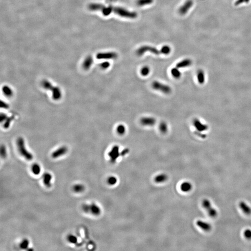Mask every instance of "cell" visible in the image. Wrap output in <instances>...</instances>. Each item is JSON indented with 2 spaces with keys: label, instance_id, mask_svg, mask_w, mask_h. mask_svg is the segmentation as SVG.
<instances>
[{
  "label": "cell",
  "instance_id": "44dd1931",
  "mask_svg": "<svg viewBox=\"0 0 251 251\" xmlns=\"http://www.w3.org/2000/svg\"><path fill=\"white\" fill-rule=\"evenodd\" d=\"M197 80L198 82L200 84H203L205 81V76L204 72L202 70H200L198 71L197 74Z\"/></svg>",
  "mask_w": 251,
  "mask_h": 251
},
{
  "label": "cell",
  "instance_id": "83f0119b",
  "mask_svg": "<svg viewBox=\"0 0 251 251\" xmlns=\"http://www.w3.org/2000/svg\"><path fill=\"white\" fill-rule=\"evenodd\" d=\"M154 0H137L136 4L139 6H144L147 5H150L153 3Z\"/></svg>",
  "mask_w": 251,
  "mask_h": 251
},
{
  "label": "cell",
  "instance_id": "d4e9b609",
  "mask_svg": "<svg viewBox=\"0 0 251 251\" xmlns=\"http://www.w3.org/2000/svg\"><path fill=\"white\" fill-rule=\"evenodd\" d=\"M31 170L33 174L37 175H39L40 174V172H41V167H40L39 164H37V163H34L32 166Z\"/></svg>",
  "mask_w": 251,
  "mask_h": 251
},
{
  "label": "cell",
  "instance_id": "52a82bcc",
  "mask_svg": "<svg viewBox=\"0 0 251 251\" xmlns=\"http://www.w3.org/2000/svg\"><path fill=\"white\" fill-rule=\"evenodd\" d=\"M202 206L206 210L210 216L214 218L217 216L218 214L217 210L212 206L211 203L209 200L207 199L204 200L202 201Z\"/></svg>",
  "mask_w": 251,
  "mask_h": 251
},
{
  "label": "cell",
  "instance_id": "d6986e66",
  "mask_svg": "<svg viewBox=\"0 0 251 251\" xmlns=\"http://www.w3.org/2000/svg\"><path fill=\"white\" fill-rule=\"evenodd\" d=\"M105 6L100 3H91L88 6V8L92 11H102Z\"/></svg>",
  "mask_w": 251,
  "mask_h": 251
},
{
  "label": "cell",
  "instance_id": "ab89813d",
  "mask_svg": "<svg viewBox=\"0 0 251 251\" xmlns=\"http://www.w3.org/2000/svg\"><path fill=\"white\" fill-rule=\"evenodd\" d=\"M0 116H1L0 121H1V122H2H2H4V121H6V120L8 118L7 115L6 114H5L4 113H3V112H2V113H1V115H0Z\"/></svg>",
  "mask_w": 251,
  "mask_h": 251
},
{
  "label": "cell",
  "instance_id": "277c9868",
  "mask_svg": "<svg viewBox=\"0 0 251 251\" xmlns=\"http://www.w3.org/2000/svg\"><path fill=\"white\" fill-rule=\"evenodd\" d=\"M82 208L84 212L86 213L90 212L95 216L100 215L101 212V210L100 207L96 204L93 203L90 205L84 204L82 206Z\"/></svg>",
  "mask_w": 251,
  "mask_h": 251
},
{
  "label": "cell",
  "instance_id": "f1b7e54d",
  "mask_svg": "<svg viewBox=\"0 0 251 251\" xmlns=\"http://www.w3.org/2000/svg\"><path fill=\"white\" fill-rule=\"evenodd\" d=\"M159 131L162 133H167V131H168V128H167V123L165 122H161L159 124Z\"/></svg>",
  "mask_w": 251,
  "mask_h": 251
},
{
  "label": "cell",
  "instance_id": "2e32d148",
  "mask_svg": "<svg viewBox=\"0 0 251 251\" xmlns=\"http://www.w3.org/2000/svg\"><path fill=\"white\" fill-rule=\"evenodd\" d=\"M192 63V61L191 60L189 59H186L183 60L180 62H178L176 64V67L179 69L186 68V67L191 66Z\"/></svg>",
  "mask_w": 251,
  "mask_h": 251
},
{
  "label": "cell",
  "instance_id": "484cf974",
  "mask_svg": "<svg viewBox=\"0 0 251 251\" xmlns=\"http://www.w3.org/2000/svg\"><path fill=\"white\" fill-rule=\"evenodd\" d=\"M101 11L104 16H108L111 14L112 12H113V7L109 6L107 7L105 6Z\"/></svg>",
  "mask_w": 251,
  "mask_h": 251
},
{
  "label": "cell",
  "instance_id": "1f68e13d",
  "mask_svg": "<svg viewBox=\"0 0 251 251\" xmlns=\"http://www.w3.org/2000/svg\"><path fill=\"white\" fill-rule=\"evenodd\" d=\"M150 68L148 66H144L140 70V74L143 76H147L149 74Z\"/></svg>",
  "mask_w": 251,
  "mask_h": 251
},
{
  "label": "cell",
  "instance_id": "74e56055",
  "mask_svg": "<svg viewBox=\"0 0 251 251\" xmlns=\"http://www.w3.org/2000/svg\"><path fill=\"white\" fill-rule=\"evenodd\" d=\"M110 63L108 62V61H105V62H102V63L100 64V66H101V68H102V69H104V70L107 69V68L110 67Z\"/></svg>",
  "mask_w": 251,
  "mask_h": 251
},
{
  "label": "cell",
  "instance_id": "f35d334b",
  "mask_svg": "<svg viewBox=\"0 0 251 251\" xmlns=\"http://www.w3.org/2000/svg\"><path fill=\"white\" fill-rule=\"evenodd\" d=\"M244 236L248 239L251 238V230L250 229H247L244 231Z\"/></svg>",
  "mask_w": 251,
  "mask_h": 251
},
{
  "label": "cell",
  "instance_id": "4fadbf2b",
  "mask_svg": "<svg viewBox=\"0 0 251 251\" xmlns=\"http://www.w3.org/2000/svg\"><path fill=\"white\" fill-rule=\"evenodd\" d=\"M67 152H68V148L65 146H63L55 151L52 154V157L53 158L56 159L65 154L67 153Z\"/></svg>",
  "mask_w": 251,
  "mask_h": 251
},
{
  "label": "cell",
  "instance_id": "4dcf8cb0",
  "mask_svg": "<svg viewBox=\"0 0 251 251\" xmlns=\"http://www.w3.org/2000/svg\"><path fill=\"white\" fill-rule=\"evenodd\" d=\"M171 48L167 45L163 46L160 50V53L165 55L169 54L171 52Z\"/></svg>",
  "mask_w": 251,
  "mask_h": 251
},
{
  "label": "cell",
  "instance_id": "d590c367",
  "mask_svg": "<svg viewBox=\"0 0 251 251\" xmlns=\"http://www.w3.org/2000/svg\"><path fill=\"white\" fill-rule=\"evenodd\" d=\"M1 155L3 158H5L7 156L6 149L4 145L1 147Z\"/></svg>",
  "mask_w": 251,
  "mask_h": 251
},
{
  "label": "cell",
  "instance_id": "60d3db41",
  "mask_svg": "<svg viewBox=\"0 0 251 251\" xmlns=\"http://www.w3.org/2000/svg\"><path fill=\"white\" fill-rule=\"evenodd\" d=\"M1 106L2 108H5V109L8 108V107H9L8 105V104L7 103H6L5 102H3V101L1 102Z\"/></svg>",
  "mask_w": 251,
  "mask_h": 251
},
{
  "label": "cell",
  "instance_id": "ffe728a7",
  "mask_svg": "<svg viewBox=\"0 0 251 251\" xmlns=\"http://www.w3.org/2000/svg\"><path fill=\"white\" fill-rule=\"evenodd\" d=\"M3 93L6 97H12L13 95V91L12 89L9 86H4L2 88Z\"/></svg>",
  "mask_w": 251,
  "mask_h": 251
},
{
  "label": "cell",
  "instance_id": "d6a6232c",
  "mask_svg": "<svg viewBox=\"0 0 251 251\" xmlns=\"http://www.w3.org/2000/svg\"><path fill=\"white\" fill-rule=\"evenodd\" d=\"M29 242L27 239H24L20 243V247L23 249H26L29 247Z\"/></svg>",
  "mask_w": 251,
  "mask_h": 251
},
{
  "label": "cell",
  "instance_id": "cb8c5ba5",
  "mask_svg": "<svg viewBox=\"0 0 251 251\" xmlns=\"http://www.w3.org/2000/svg\"><path fill=\"white\" fill-rule=\"evenodd\" d=\"M167 179V177L166 175L161 174V175H158L156 176L154 179V180L156 182L159 183H162L166 181Z\"/></svg>",
  "mask_w": 251,
  "mask_h": 251
},
{
  "label": "cell",
  "instance_id": "8fae6325",
  "mask_svg": "<svg viewBox=\"0 0 251 251\" xmlns=\"http://www.w3.org/2000/svg\"><path fill=\"white\" fill-rule=\"evenodd\" d=\"M193 125L199 132L205 131L208 129V126L202 123L200 120L195 119L193 121Z\"/></svg>",
  "mask_w": 251,
  "mask_h": 251
},
{
  "label": "cell",
  "instance_id": "b9f144b4",
  "mask_svg": "<svg viewBox=\"0 0 251 251\" xmlns=\"http://www.w3.org/2000/svg\"><path fill=\"white\" fill-rule=\"evenodd\" d=\"M244 2H245V0H237V1L235 2V5L236 6L239 5L243 3Z\"/></svg>",
  "mask_w": 251,
  "mask_h": 251
},
{
  "label": "cell",
  "instance_id": "7bdbcfd3",
  "mask_svg": "<svg viewBox=\"0 0 251 251\" xmlns=\"http://www.w3.org/2000/svg\"><path fill=\"white\" fill-rule=\"evenodd\" d=\"M129 150L128 149H125L123 151H122V152L121 153V155L124 156L125 155L127 154L128 153Z\"/></svg>",
  "mask_w": 251,
  "mask_h": 251
},
{
  "label": "cell",
  "instance_id": "8d00e7d4",
  "mask_svg": "<svg viewBox=\"0 0 251 251\" xmlns=\"http://www.w3.org/2000/svg\"><path fill=\"white\" fill-rule=\"evenodd\" d=\"M13 117H9V118L8 117L7 119L6 120V121L5 123L4 124V125L3 127H4V128H8L9 127V126H10V123L13 120Z\"/></svg>",
  "mask_w": 251,
  "mask_h": 251
},
{
  "label": "cell",
  "instance_id": "7a4b0ae2",
  "mask_svg": "<svg viewBox=\"0 0 251 251\" xmlns=\"http://www.w3.org/2000/svg\"><path fill=\"white\" fill-rule=\"evenodd\" d=\"M17 146L20 154L28 160H31L33 159V155L26 149L24 138L19 137L17 140Z\"/></svg>",
  "mask_w": 251,
  "mask_h": 251
},
{
  "label": "cell",
  "instance_id": "f546056e",
  "mask_svg": "<svg viewBox=\"0 0 251 251\" xmlns=\"http://www.w3.org/2000/svg\"><path fill=\"white\" fill-rule=\"evenodd\" d=\"M126 128L123 125L120 124L117 126L116 131L120 135H124L126 133Z\"/></svg>",
  "mask_w": 251,
  "mask_h": 251
},
{
  "label": "cell",
  "instance_id": "30bf717a",
  "mask_svg": "<svg viewBox=\"0 0 251 251\" xmlns=\"http://www.w3.org/2000/svg\"><path fill=\"white\" fill-rule=\"evenodd\" d=\"M193 5V2L192 0H187L179 8V12L181 15H185L188 12Z\"/></svg>",
  "mask_w": 251,
  "mask_h": 251
},
{
  "label": "cell",
  "instance_id": "7c38bea8",
  "mask_svg": "<svg viewBox=\"0 0 251 251\" xmlns=\"http://www.w3.org/2000/svg\"><path fill=\"white\" fill-rule=\"evenodd\" d=\"M140 123L143 126H153L156 123V120L153 117H143L140 120Z\"/></svg>",
  "mask_w": 251,
  "mask_h": 251
},
{
  "label": "cell",
  "instance_id": "ba28073f",
  "mask_svg": "<svg viewBox=\"0 0 251 251\" xmlns=\"http://www.w3.org/2000/svg\"><path fill=\"white\" fill-rule=\"evenodd\" d=\"M120 154H121L119 153V146L117 145L113 146L111 151L108 153V156L110 157V161L112 163H114Z\"/></svg>",
  "mask_w": 251,
  "mask_h": 251
},
{
  "label": "cell",
  "instance_id": "ac0fdd59",
  "mask_svg": "<svg viewBox=\"0 0 251 251\" xmlns=\"http://www.w3.org/2000/svg\"><path fill=\"white\" fill-rule=\"evenodd\" d=\"M52 179V176L49 173H45L43 175V183L47 187H49L51 186V181Z\"/></svg>",
  "mask_w": 251,
  "mask_h": 251
},
{
  "label": "cell",
  "instance_id": "9a60e30c",
  "mask_svg": "<svg viewBox=\"0 0 251 251\" xmlns=\"http://www.w3.org/2000/svg\"><path fill=\"white\" fill-rule=\"evenodd\" d=\"M239 206L241 210L247 215H250L251 214V208L246 202L244 201L240 202Z\"/></svg>",
  "mask_w": 251,
  "mask_h": 251
},
{
  "label": "cell",
  "instance_id": "9c48e42d",
  "mask_svg": "<svg viewBox=\"0 0 251 251\" xmlns=\"http://www.w3.org/2000/svg\"><path fill=\"white\" fill-rule=\"evenodd\" d=\"M117 57L118 55L115 52L100 53L97 55V58L99 60L114 59Z\"/></svg>",
  "mask_w": 251,
  "mask_h": 251
},
{
  "label": "cell",
  "instance_id": "6da1fadb",
  "mask_svg": "<svg viewBox=\"0 0 251 251\" xmlns=\"http://www.w3.org/2000/svg\"><path fill=\"white\" fill-rule=\"evenodd\" d=\"M42 86L43 88L47 90H51L52 93L53 99L55 101L59 100L62 97L61 90L60 88H59L57 86H54L52 84L48 81L45 80L42 81Z\"/></svg>",
  "mask_w": 251,
  "mask_h": 251
},
{
  "label": "cell",
  "instance_id": "5bb4252c",
  "mask_svg": "<svg viewBox=\"0 0 251 251\" xmlns=\"http://www.w3.org/2000/svg\"><path fill=\"white\" fill-rule=\"evenodd\" d=\"M196 225L201 228L202 229L205 231H209L211 230L212 228L211 226L209 223L207 222H204V221H201V220H198L196 222Z\"/></svg>",
  "mask_w": 251,
  "mask_h": 251
},
{
  "label": "cell",
  "instance_id": "4316f807",
  "mask_svg": "<svg viewBox=\"0 0 251 251\" xmlns=\"http://www.w3.org/2000/svg\"><path fill=\"white\" fill-rule=\"evenodd\" d=\"M84 189V186L82 184L75 185L73 187V191L76 193H81L83 192Z\"/></svg>",
  "mask_w": 251,
  "mask_h": 251
},
{
  "label": "cell",
  "instance_id": "603a6c76",
  "mask_svg": "<svg viewBox=\"0 0 251 251\" xmlns=\"http://www.w3.org/2000/svg\"><path fill=\"white\" fill-rule=\"evenodd\" d=\"M171 73L173 77L176 79L180 78L181 77V72L179 70V68H177V67L173 68L171 70Z\"/></svg>",
  "mask_w": 251,
  "mask_h": 251
},
{
  "label": "cell",
  "instance_id": "ee69618b",
  "mask_svg": "<svg viewBox=\"0 0 251 251\" xmlns=\"http://www.w3.org/2000/svg\"><path fill=\"white\" fill-rule=\"evenodd\" d=\"M245 3H248L249 2H250V0H245Z\"/></svg>",
  "mask_w": 251,
  "mask_h": 251
},
{
  "label": "cell",
  "instance_id": "7402d4cb",
  "mask_svg": "<svg viewBox=\"0 0 251 251\" xmlns=\"http://www.w3.org/2000/svg\"><path fill=\"white\" fill-rule=\"evenodd\" d=\"M192 186L188 182H184L180 186V189L184 192H188L192 189Z\"/></svg>",
  "mask_w": 251,
  "mask_h": 251
},
{
  "label": "cell",
  "instance_id": "e575fe53",
  "mask_svg": "<svg viewBox=\"0 0 251 251\" xmlns=\"http://www.w3.org/2000/svg\"><path fill=\"white\" fill-rule=\"evenodd\" d=\"M117 180L116 178L113 176L110 177L107 179V183L110 185H114L117 183Z\"/></svg>",
  "mask_w": 251,
  "mask_h": 251
},
{
  "label": "cell",
  "instance_id": "5b68a950",
  "mask_svg": "<svg viewBox=\"0 0 251 251\" xmlns=\"http://www.w3.org/2000/svg\"><path fill=\"white\" fill-rule=\"evenodd\" d=\"M152 87L154 90L160 91L164 94H170L172 91L170 86L158 81H154L152 84Z\"/></svg>",
  "mask_w": 251,
  "mask_h": 251
},
{
  "label": "cell",
  "instance_id": "3957f363",
  "mask_svg": "<svg viewBox=\"0 0 251 251\" xmlns=\"http://www.w3.org/2000/svg\"><path fill=\"white\" fill-rule=\"evenodd\" d=\"M113 12L114 14L124 18L135 19L137 17V14L136 12H131L121 7H113Z\"/></svg>",
  "mask_w": 251,
  "mask_h": 251
},
{
  "label": "cell",
  "instance_id": "e0dca14e",
  "mask_svg": "<svg viewBox=\"0 0 251 251\" xmlns=\"http://www.w3.org/2000/svg\"><path fill=\"white\" fill-rule=\"evenodd\" d=\"M93 63V59L92 57L88 56L85 60L83 63V68L85 70H88L92 66Z\"/></svg>",
  "mask_w": 251,
  "mask_h": 251
},
{
  "label": "cell",
  "instance_id": "8992f818",
  "mask_svg": "<svg viewBox=\"0 0 251 251\" xmlns=\"http://www.w3.org/2000/svg\"><path fill=\"white\" fill-rule=\"evenodd\" d=\"M147 52H149L156 55H158L160 53V50H159L154 47L149 46H143L140 47L137 50L136 54L138 56H141L143 55L144 54Z\"/></svg>",
  "mask_w": 251,
  "mask_h": 251
},
{
  "label": "cell",
  "instance_id": "836d02e7",
  "mask_svg": "<svg viewBox=\"0 0 251 251\" xmlns=\"http://www.w3.org/2000/svg\"><path fill=\"white\" fill-rule=\"evenodd\" d=\"M68 240L69 242L72 244H76L77 242L78 239L77 237L73 234H70L68 237Z\"/></svg>",
  "mask_w": 251,
  "mask_h": 251
}]
</instances>
